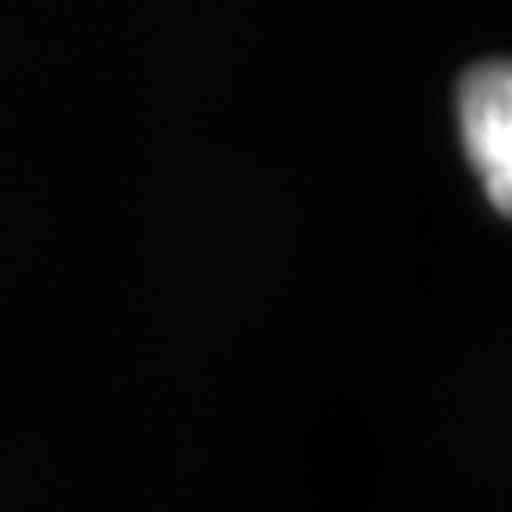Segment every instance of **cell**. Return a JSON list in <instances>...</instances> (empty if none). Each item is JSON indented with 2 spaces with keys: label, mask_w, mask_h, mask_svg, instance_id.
Masks as SVG:
<instances>
[{
  "label": "cell",
  "mask_w": 512,
  "mask_h": 512,
  "mask_svg": "<svg viewBox=\"0 0 512 512\" xmlns=\"http://www.w3.org/2000/svg\"><path fill=\"white\" fill-rule=\"evenodd\" d=\"M459 128L491 207L512 217V61H484L463 75Z\"/></svg>",
  "instance_id": "obj_1"
}]
</instances>
